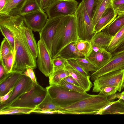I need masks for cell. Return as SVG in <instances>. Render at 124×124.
<instances>
[{
  "label": "cell",
  "instance_id": "6da1fadb",
  "mask_svg": "<svg viewBox=\"0 0 124 124\" xmlns=\"http://www.w3.org/2000/svg\"><path fill=\"white\" fill-rule=\"evenodd\" d=\"M0 24L9 28L14 34L15 46V59L12 71L23 74L26 66L37 67L36 59L32 55L28 46L23 28L25 25L22 15L0 16Z\"/></svg>",
  "mask_w": 124,
  "mask_h": 124
},
{
  "label": "cell",
  "instance_id": "7a4b0ae2",
  "mask_svg": "<svg viewBox=\"0 0 124 124\" xmlns=\"http://www.w3.org/2000/svg\"><path fill=\"white\" fill-rule=\"evenodd\" d=\"M111 102L108 97L99 94L93 95L59 110L64 114L95 115Z\"/></svg>",
  "mask_w": 124,
  "mask_h": 124
},
{
  "label": "cell",
  "instance_id": "3957f363",
  "mask_svg": "<svg viewBox=\"0 0 124 124\" xmlns=\"http://www.w3.org/2000/svg\"><path fill=\"white\" fill-rule=\"evenodd\" d=\"M46 88L54 102L62 109L93 95L89 94L86 92L80 93L69 90L61 85H50Z\"/></svg>",
  "mask_w": 124,
  "mask_h": 124
},
{
  "label": "cell",
  "instance_id": "277c9868",
  "mask_svg": "<svg viewBox=\"0 0 124 124\" xmlns=\"http://www.w3.org/2000/svg\"><path fill=\"white\" fill-rule=\"evenodd\" d=\"M75 15L79 39L90 41L96 33L95 26L83 2L82 1L79 4Z\"/></svg>",
  "mask_w": 124,
  "mask_h": 124
},
{
  "label": "cell",
  "instance_id": "5b68a950",
  "mask_svg": "<svg viewBox=\"0 0 124 124\" xmlns=\"http://www.w3.org/2000/svg\"><path fill=\"white\" fill-rule=\"evenodd\" d=\"M47 93L46 89L37 83H33L31 90L23 94L10 106L35 109Z\"/></svg>",
  "mask_w": 124,
  "mask_h": 124
},
{
  "label": "cell",
  "instance_id": "8992f818",
  "mask_svg": "<svg viewBox=\"0 0 124 124\" xmlns=\"http://www.w3.org/2000/svg\"><path fill=\"white\" fill-rule=\"evenodd\" d=\"M124 80V69L109 72L94 81L92 92L98 93L105 87L113 86L116 87L117 91L120 92L123 89Z\"/></svg>",
  "mask_w": 124,
  "mask_h": 124
},
{
  "label": "cell",
  "instance_id": "52a82bcc",
  "mask_svg": "<svg viewBox=\"0 0 124 124\" xmlns=\"http://www.w3.org/2000/svg\"><path fill=\"white\" fill-rule=\"evenodd\" d=\"M64 28L55 58L57 57L60 52L66 46L71 43L76 42L79 39L75 14L64 16Z\"/></svg>",
  "mask_w": 124,
  "mask_h": 124
},
{
  "label": "cell",
  "instance_id": "ba28073f",
  "mask_svg": "<svg viewBox=\"0 0 124 124\" xmlns=\"http://www.w3.org/2000/svg\"><path fill=\"white\" fill-rule=\"evenodd\" d=\"M75 0H55L46 8L48 18L75 14L78 5Z\"/></svg>",
  "mask_w": 124,
  "mask_h": 124
},
{
  "label": "cell",
  "instance_id": "9c48e42d",
  "mask_svg": "<svg viewBox=\"0 0 124 124\" xmlns=\"http://www.w3.org/2000/svg\"><path fill=\"white\" fill-rule=\"evenodd\" d=\"M37 45L38 53L37 63L39 70L46 77L51 76L54 71L50 53L43 41L40 39Z\"/></svg>",
  "mask_w": 124,
  "mask_h": 124
},
{
  "label": "cell",
  "instance_id": "30bf717a",
  "mask_svg": "<svg viewBox=\"0 0 124 124\" xmlns=\"http://www.w3.org/2000/svg\"><path fill=\"white\" fill-rule=\"evenodd\" d=\"M64 16L48 18L39 33L40 39L45 44L51 54L53 38L57 28Z\"/></svg>",
  "mask_w": 124,
  "mask_h": 124
},
{
  "label": "cell",
  "instance_id": "8fae6325",
  "mask_svg": "<svg viewBox=\"0 0 124 124\" xmlns=\"http://www.w3.org/2000/svg\"><path fill=\"white\" fill-rule=\"evenodd\" d=\"M124 69V51L113 56L104 66L94 72L90 78L94 81L100 77L110 72Z\"/></svg>",
  "mask_w": 124,
  "mask_h": 124
},
{
  "label": "cell",
  "instance_id": "7c38bea8",
  "mask_svg": "<svg viewBox=\"0 0 124 124\" xmlns=\"http://www.w3.org/2000/svg\"><path fill=\"white\" fill-rule=\"evenodd\" d=\"M22 16L26 25L32 31L39 32L44 27L48 19L44 10H41Z\"/></svg>",
  "mask_w": 124,
  "mask_h": 124
},
{
  "label": "cell",
  "instance_id": "4fadbf2b",
  "mask_svg": "<svg viewBox=\"0 0 124 124\" xmlns=\"http://www.w3.org/2000/svg\"><path fill=\"white\" fill-rule=\"evenodd\" d=\"M33 84L30 78L23 74L21 78L14 87L10 98L3 103L0 104V109L10 106L21 95L29 91L32 88Z\"/></svg>",
  "mask_w": 124,
  "mask_h": 124
},
{
  "label": "cell",
  "instance_id": "5bb4252c",
  "mask_svg": "<svg viewBox=\"0 0 124 124\" xmlns=\"http://www.w3.org/2000/svg\"><path fill=\"white\" fill-rule=\"evenodd\" d=\"M64 69L69 72L70 76L74 78L80 86L86 92L90 91L93 85L90 80V75L84 76L71 66L67 61L65 63Z\"/></svg>",
  "mask_w": 124,
  "mask_h": 124
},
{
  "label": "cell",
  "instance_id": "9a60e30c",
  "mask_svg": "<svg viewBox=\"0 0 124 124\" xmlns=\"http://www.w3.org/2000/svg\"><path fill=\"white\" fill-rule=\"evenodd\" d=\"M23 74L19 72L12 71L7 77L0 82V96L7 93L14 87L21 78Z\"/></svg>",
  "mask_w": 124,
  "mask_h": 124
},
{
  "label": "cell",
  "instance_id": "2e32d148",
  "mask_svg": "<svg viewBox=\"0 0 124 124\" xmlns=\"http://www.w3.org/2000/svg\"><path fill=\"white\" fill-rule=\"evenodd\" d=\"M27 0H6L5 4L0 11V16L20 14Z\"/></svg>",
  "mask_w": 124,
  "mask_h": 124
},
{
  "label": "cell",
  "instance_id": "e0dca14e",
  "mask_svg": "<svg viewBox=\"0 0 124 124\" xmlns=\"http://www.w3.org/2000/svg\"><path fill=\"white\" fill-rule=\"evenodd\" d=\"M117 15L112 4L108 7L94 26L96 33L101 31L113 21Z\"/></svg>",
  "mask_w": 124,
  "mask_h": 124
},
{
  "label": "cell",
  "instance_id": "ac0fdd59",
  "mask_svg": "<svg viewBox=\"0 0 124 124\" xmlns=\"http://www.w3.org/2000/svg\"><path fill=\"white\" fill-rule=\"evenodd\" d=\"M112 57V54L106 50L97 52L92 51L86 58L99 69L108 63Z\"/></svg>",
  "mask_w": 124,
  "mask_h": 124
},
{
  "label": "cell",
  "instance_id": "d6986e66",
  "mask_svg": "<svg viewBox=\"0 0 124 124\" xmlns=\"http://www.w3.org/2000/svg\"><path fill=\"white\" fill-rule=\"evenodd\" d=\"M112 37V36L101 31L96 33L90 41L92 45L106 50L109 44Z\"/></svg>",
  "mask_w": 124,
  "mask_h": 124
},
{
  "label": "cell",
  "instance_id": "ffe728a7",
  "mask_svg": "<svg viewBox=\"0 0 124 124\" xmlns=\"http://www.w3.org/2000/svg\"><path fill=\"white\" fill-rule=\"evenodd\" d=\"M23 32L28 46L33 57H37L38 50L37 44L34 37L32 31L25 25L23 28Z\"/></svg>",
  "mask_w": 124,
  "mask_h": 124
},
{
  "label": "cell",
  "instance_id": "44dd1931",
  "mask_svg": "<svg viewBox=\"0 0 124 124\" xmlns=\"http://www.w3.org/2000/svg\"><path fill=\"white\" fill-rule=\"evenodd\" d=\"M112 0H99L97 2L93 10L92 18L94 26L106 9L112 4Z\"/></svg>",
  "mask_w": 124,
  "mask_h": 124
},
{
  "label": "cell",
  "instance_id": "7402d4cb",
  "mask_svg": "<svg viewBox=\"0 0 124 124\" xmlns=\"http://www.w3.org/2000/svg\"><path fill=\"white\" fill-rule=\"evenodd\" d=\"M61 56L67 60L85 57L77 49L76 42H72L63 49L58 56Z\"/></svg>",
  "mask_w": 124,
  "mask_h": 124
},
{
  "label": "cell",
  "instance_id": "603a6c76",
  "mask_svg": "<svg viewBox=\"0 0 124 124\" xmlns=\"http://www.w3.org/2000/svg\"><path fill=\"white\" fill-rule=\"evenodd\" d=\"M124 26V13L118 15L115 19L101 31L113 36Z\"/></svg>",
  "mask_w": 124,
  "mask_h": 124
},
{
  "label": "cell",
  "instance_id": "cb8c5ba5",
  "mask_svg": "<svg viewBox=\"0 0 124 124\" xmlns=\"http://www.w3.org/2000/svg\"><path fill=\"white\" fill-rule=\"evenodd\" d=\"M124 43V26L113 36L112 40L106 50L111 54Z\"/></svg>",
  "mask_w": 124,
  "mask_h": 124
},
{
  "label": "cell",
  "instance_id": "d4e9b609",
  "mask_svg": "<svg viewBox=\"0 0 124 124\" xmlns=\"http://www.w3.org/2000/svg\"><path fill=\"white\" fill-rule=\"evenodd\" d=\"M119 100L112 102L109 105L100 110L102 112V115L124 114V107L119 102Z\"/></svg>",
  "mask_w": 124,
  "mask_h": 124
},
{
  "label": "cell",
  "instance_id": "484cf974",
  "mask_svg": "<svg viewBox=\"0 0 124 124\" xmlns=\"http://www.w3.org/2000/svg\"><path fill=\"white\" fill-rule=\"evenodd\" d=\"M35 109L28 108L9 106L0 109V115L29 114Z\"/></svg>",
  "mask_w": 124,
  "mask_h": 124
},
{
  "label": "cell",
  "instance_id": "4316f807",
  "mask_svg": "<svg viewBox=\"0 0 124 124\" xmlns=\"http://www.w3.org/2000/svg\"><path fill=\"white\" fill-rule=\"evenodd\" d=\"M76 46L77 50L86 57L92 51V45L90 41L79 39L76 42Z\"/></svg>",
  "mask_w": 124,
  "mask_h": 124
},
{
  "label": "cell",
  "instance_id": "83f0119b",
  "mask_svg": "<svg viewBox=\"0 0 124 124\" xmlns=\"http://www.w3.org/2000/svg\"><path fill=\"white\" fill-rule=\"evenodd\" d=\"M70 75L69 72L64 69L54 71L49 77V84L60 85L62 80Z\"/></svg>",
  "mask_w": 124,
  "mask_h": 124
},
{
  "label": "cell",
  "instance_id": "f1b7e54d",
  "mask_svg": "<svg viewBox=\"0 0 124 124\" xmlns=\"http://www.w3.org/2000/svg\"><path fill=\"white\" fill-rule=\"evenodd\" d=\"M35 109L49 110H60L62 108L56 105L47 93L45 97Z\"/></svg>",
  "mask_w": 124,
  "mask_h": 124
},
{
  "label": "cell",
  "instance_id": "f546056e",
  "mask_svg": "<svg viewBox=\"0 0 124 124\" xmlns=\"http://www.w3.org/2000/svg\"><path fill=\"white\" fill-rule=\"evenodd\" d=\"M40 10L37 0H27L20 14L23 16Z\"/></svg>",
  "mask_w": 124,
  "mask_h": 124
},
{
  "label": "cell",
  "instance_id": "4dcf8cb0",
  "mask_svg": "<svg viewBox=\"0 0 124 124\" xmlns=\"http://www.w3.org/2000/svg\"><path fill=\"white\" fill-rule=\"evenodd\" d=\"M0 29L2 34L10 44L12 50L14 53L15 55V41L13 34L8 27L1 24H0Z\"/></svg>",
  "mask_w": 124,
  "mask_h": 124
},
{
  "label": "cell",
  "instance_id": "1f68e13d",
  "mask_svg": "<svg viewBox=\"0 0 124 124\" xmlns=\"http://www.w3.org/2000/svg\"><path fill=\"white\" fill-rule=\"evenodd\" d=\"M74 59L88 73L90 71L94 72L98 69V68L86 57H85Z\"/></svg>",
  "mask_w": 124,
  "mask_h": 124
},
{
  "label": "cell",
  "instance_id": "d6a6232c",
  "mask_svg": "<svg viewBox=\"0 0 124 124\" xmlns=\"http://www.w3.org/2000/svg\"><path fill=\"white\" fill-rule=\"evenodd\" d=\"M14 59V54L12 51L8 54L4 60H0L8 73L12 71Z\"/></svg>",
  "mask_w": 124,
  "mask_h": 124
},
{
  "label": "cell",
  "instance_id": "836d02e7",
  "mask_svg": "<svg viewBox=\"0 0 124 124\" xmlns=\"http://www.w3.org/2000/svg\"><path fill=\"white\" fill-rule=\"evenodd\" d=\"M12 51H13L7 39L4 38L1 42L0 47V60H4L5 57Z\"/></svg>",
  "mask_w": 124,
  "mask_h": 124
},
{
  "label": "cell",
  "instance_id": "e575fe53",
  "mask_svg": "<svg viewBox=\"0 0 124 124\" xmlns=\"http://www.w3.org/2000/svg\"><path fill=\"white\" fill-rule=\"evenodd\" d=\"M67 60L61 56L52 59L54 71L64 69L65 64Z\"/></svg>",
  "mask_w": 124,
  "mask_h": 124
},
{
  "label": "cell",
  "instance_id": "d590c367",
  "mask_svg": "<svg viewBox=\"0 0 124 124\" xmlns=\"http://www.w3.org/2000/svg\"><path fill=\"white\" fill-rule=\"evenodd\" d=\"M59 85H61L69 90L80 93H83L86 92L80 87L78 86L67 82L63 80L61 81Z\"/></svg>",
  "mask_w": 124,
  "mask_h": 124
},
{
  "label": "cell",
  "instance_id": "8d00e7d4",
  "mask_svg": "<svg viewBox=\"0 0 124 124\" xmlns=\"http://www.w3.org/2000/svg\"><path fill=\"white\" fill-rule=\"evenodd\" d=\"M99 0H82L85 4L90 16L92 18L93 11L95 6Z\"/></svg>",
  "mask_w": 124,
  "mask_h": 124
},
{
  "label": "cell",
  "instance_id": "74e56055",
  "mask_svg": "<svg viewBox=\"0 0 124 124\" xmlns=\"http://www.w3.org/2000/svg\"><path fill=\"white\" fill-rule=\"evenodd\" d=\"M67 61L71 66L84 76H87L89 75V73L87 72L74 59L67 60Z\"/></svg>",
  "mask_w": 124,
  "mask_h": 124
},
{
  "label": "cell",
  "instance_id": "f35d334b",
  "mask_svg": "<svg viewBox=\"0 0 124 124\" xmlns=\"http://www.w3.org/2000/svg\"><path fill=\"white\" fill-rule=\"evenodd\" d=\"M117 90L116 87L113 86H108L102 89L98 94L107 97L116 93Z\"/></svg>",
  "mask_w": 124,
  "mask_h": 124
},
{
  "label": "cell",
  "instance_id": "ab89813d",
  "mask_svg": "<svg viewBox=\"0 0 124 124\" xmlns=\"http://www.w3.org/2000/svg\"><path fill=\"white\" fill-rule=\"evenodd\" d=\"M33 69L31 67L27 66L26 70L23 74L30 78L33 83H37Z\"/></svg>",
  "mask_w": 124,
  "mask_h": 124
},
{
  "label": "cell",
  "instance_id": "60d3db41",
  "mask_svg": "<svg viewBox=\"0 0 124 124\" xmlns=\"http://www.w3.org/2000/svg\"><path fill=\"white\" fill-rule=\"evenodd\" d=\"M41 10H44L52 4L55 0H37Z\"/></svg>",
  "mask_w": 124,
  "mask_h": 124
},
{
  "label": "cell",
  "instance_id": "b9f144b4",
  "mask_svg": "<svg viewBox=\"0 0 124 124\" xmlns=\"http://www.w3.org/2000/svg\"><path fill=\"white\" fill-rule=\"evenodd\" d=\"M59 110H49L35 109L32 112L38 114H54L58 113Z\"/></svg>",
  "mask_w": 124,
  "mask_h": 124
},
{
  "label": "cell",
  "instance_id": "7bdbcfd3",
  "mask_svg": "<svg viewBox=\"0 0 124 124\" xmlns=\"http://www.w3.org/2000/svg\"><path fill=\"white\" fill-rule=\"evenodd\" d=\"M8 73H7L4 67L0 61V82L4 79Z\"/></svg>",
  "mask_w": 124,
  "mask_h": 124
},
{
  "label": "cell",
  "instance_id": "ee69618b",
  "mask_svg": "<svg viewBox=\"0 0 124 124\" xmlns=\"http://www.w3.org/2000/svg\"><path fill=\"white\" fill-rule=\"evenodd\" d=\"M13 89L11 90L4 95L0 96V104L3 103L9 99L13 93Z\"/></svg>",
  "mask_w": 124,
  "mask_h": 124
},
{
  "label": "cell",
  "instance_id": "f6af8a7d",
  "mask_svg": "<svg viewBox=\"0 0 124 124\" xmlns=\"http://www.w3.org/2000/svg\"><path fill=\"white\" fill-rule=\"evenodd\" d=\"M63 80L67 82L71 83L75 85L80 86L78 82L71 76H69L66 77Z\"/></svg>",
  "mask_w": 124,
  "mask_h": 124
},
{
  "label": "cell",
  "instance_id": "bcb514c9",
  "mask_svg": "<svg viewBox=\"0 0 124 124\" xmlns=\"http://www.w3.org/2000/svg\"><path fill=\"white\" fill-rule=\"evenodd\" d=\"M112 4L115 9L124 4V0H112Z\"/></svg>",
  "mask_w": 124,
  "mask_h": 124
},
{
  "label": "cell",
  "instance_id": "7dc6e473",
  "mask_svg": "<svg viewBox=\"0 0 124 124\" xmlns=\"http://www.w3.org/2000/svg\"><path fill=\"white\" fill-rule=\"evenodd\" d=\"M117 15L124 13V4L120 6L115 9Z\"/></svg>",
  "mask_w": 124,
  "mask_h": 124
},
{
  "label": "cell",
  "instance_id": "c3c4849f",
  "mask_svg": "<svg viewBox=\"0 0 124 124\" xmlns=\"http://www.w3.org/2000/svg\"><path fill=\"white\" fill-rule=\"evenodd\" d=\"M123 51H124V43L120 46L114 52L111 54L112 56Z\"/></svg>",
  "mask_w": 124,
  "mask_h": 124
},
{
  "label": "cell",
  "instance_id": "681fc988",
  "mask_svg": "<svg viewBox=\"0 0 124 124\" xmlns=\"http://www.w3.org/2000/svg\"><path fill=\"white\" fill-rule=\"evenodd\" d=\"M116 98H117L119 99L124 100V91L121 93H116Z\"/></svg>",
  "mask_w": 124,
  "mask_h": 124
},
{
  "label": "cell",
  "instance_id": "f907efd6",
  "mask_svg": "<svg viewBox=\"0 0 124 124\" xmlns=\"http://www.w3.org/2000/svg\"><path fill=\"white\" fill-rule=\"evenodd\" d=\"M6 0H0V11L4 7Z\"/></svg>",
  "mask_w": 124,
  "mask_h": 124
},
{
  "label": "cell",
  "instance_id": "816d5d0a",
  "mask_svg": "<svg viewBox=\"0 0 124 124\" xmlns=\"http://www.w3.org/2000/svg\"><path fill=\"white\" fill-rule=\"evenodd\" d=\"M119 102L122 104L124 107V100L120 99Z\"/></svg>",
  "mask_w": 124,
  "mask_h": 124
},
{
  "label": "cell",
  "instance_id": "f5cc1de1",
  "mask_svg": "<svg viewBox=\"0 0 124 124\" xmlns=\"http://www.w3.org/2000/svg\"><path fill=\"white\" fill-rule=\"evenodd\" d=\"M123 89H124V87H123Z\"/></svg>",
  "mask_w": 124,
  "mask_h": 124
}]
</instances>
